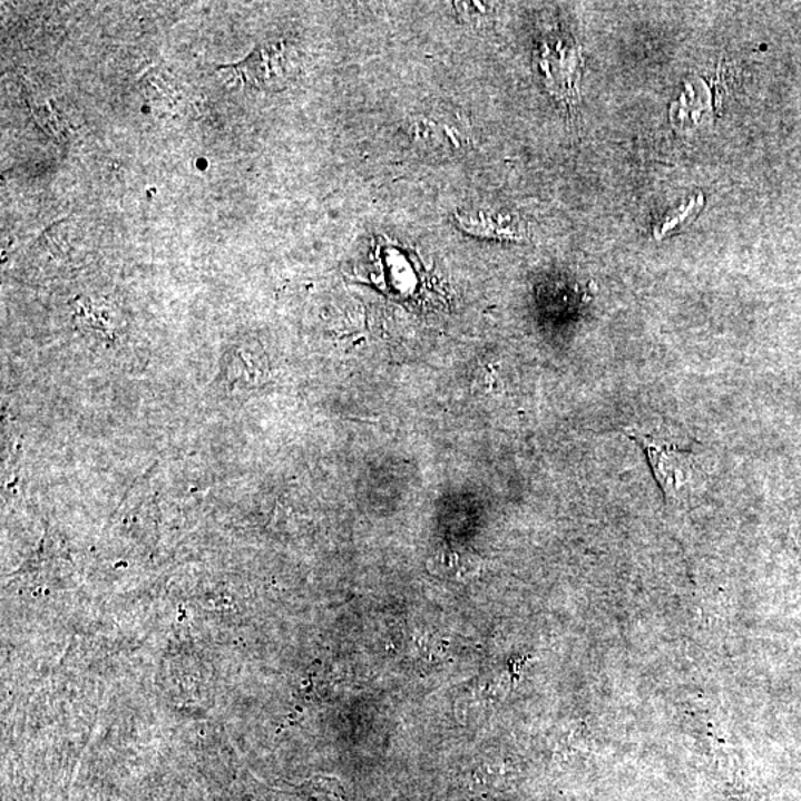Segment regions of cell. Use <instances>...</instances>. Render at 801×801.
<instances>
[{
  "mask_svg": "<svg viewBox=\"0 0 801 801\" xmlns=\"http://www.w3.org/2000/svg\"><path fill=\"white\" fill-rule=\"evenodd\" d=\"M626 433L639 447L651 463L653 476L661 486L666 498H678L680 494L693 478V456L688 451L680 450L677 447L657 442L646 433L626 429Z\"/></svg>",
  "mask_w": 801,
  "mask_h": 801,
  "instance_id": "cell-1",
  "label": "cell"
},
{
  "mask_svg": "<svg viewBox=\"0 0 801 801\" xmlns=\"http://www.w3.org/2000/svg\"><path fill=\"white\" fill-rule=\"evenodd\" d=\"M540 67L546 87L559 98L573 100L577 97L582 58L575 45L557 40L554 47L541 48Z\"/></svg>",
  "mask_w": 801,
  "mask_h": 801,
  "instance_id": "cell-2",
  "label": "cell"
},
{
  "mask_svg": "<svg viewBox=\"0 0 801 801\" xmlns=\"http://www.w3.org/2000/svg\"><path fill=\"white\" fill-rule=\"evenodd\" d=\"M245 82L262 89L284 87L290 79V60L284 45H265L254 49L247 60L234 66Z\"/></svg>",
  "mask_w": 801,
  "mask_h": 801,
  "instance_id": "cell-3",
  "label": "cell"
},
{
  "mask_svg": "<svg viewBox=\"0 0 801 801\" xmlns=\"http://www.w3.org/2000/svg\"><path fill=\"white\" fill-rule=\"evenodd\" d=\"M140 88L146 100L159 111L174 114V111L186 109L185 87L178 84V80L174 79L167 71L159 69L147 71L140 80Z\"/></svg>",
  "mask_w": 801,
  "mask_h": 801,
  "instance_id": "cell-4",
  "label": "cell"
},
{
  "mask_svg": "<svg viewBox=\"0 0 801 801\" xmlns=\"http://www.w3.org/2000/svg\"><path fill=\"white\" fill-rule=\"evenodd\" d=\"M458 223L468 234L482 236V238H520V229L512 225V222L504 217L487 216L486 213L477 214V216H458Z\"/></svg>",
  "mask_w": 801,
  "mask_h": 801,
  "instance_id": "cell-5",
  "label": "cell"
},
{
  "mask_svg": "<svg viewBox=\"0 0 801 801\" xmlns=\"http://www.w3.org/2000/svg\"><path fill=\"white\" fill-rule=\"evenodd\" d=\"M456 11L462 17L463 21L472 26H485L486 18H489V8L481 2H458Z\"/></svg>",
  "mask_w": 801,
  "mask_h": 801,
  "instance_id": "cell-6",
  "label": "cell"
},
{
  "mask_svg": "<svg viewBox=\"0 0 801 801\" xmlns=\"http://www.w3.org/2000/svg\"><path fill=\"white\" fill-rule=\"evenodd\" d=\"M701 205H697L696 203H692L687 205V207H683L677 209V213H674L673 216L666 218L664 225H662L661 229H657V238L660 236L665 235L666 232H670L671 229H674L675 226H678L680 223L683 221H686L687 217H691L693 213L697 212V208H700Z\"/></svg>",
  "mask_w": 801,
  "mask_h": 801,
  "instance_id": "cell-7",
  "label": "cell"
}]
</instances>
